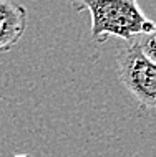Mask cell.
I'll use <instances>...</instances> for the list:
<instances>
[{
  "mask_svg": "<svg viewBox=\"0 0 156 157\" xmlns=\"http://www.w3.org/2000/svg\"><path fill=\"white\" fill-rule=\"evenodd\" d=\"M77 10H88L91 17V36L105 41L108 35L130 41L134 36L154 33V23L145 17L134 0H85L73 3Z\"/></svg>",
  "mask_w": 156,
  "mask_h": 157,
  "instance_id": "6da1fadb",
  "label": "cell"
},
{
  "mask_svg": "<svg viewBox=\"0 0 156 157\" xmlns=\"http://www.w3.org/2000/svg\"><path fill=\"white\" fill-rule=\"evenodd\" d=\"M116 71L125 90L143 108L153 109L156 104V65L143 53L136 36L118 50Z\"/></svg>",
  "mask_w": 156,
  "mask_h": 157,
  "instance_id": "7a4b0ae2",
  "label": "cell"
},
{
  "mask_svg": "<svg viewBox=\"0 0 156 157\" xmlns=\"http://www.w3.org/2000/svg\"><path fill=\"white\" fill-rule=\"evenodd\" d=\"M27 28V8L20 3L0 0V53L18 43Z\"/></svg>",
  "mask_w": 156,
  "mask_h": 157,
  "instance_id": "3957f363",
  "label": "cell"
},
{
  "mask_svg": "<svg viewBox=\"0 0 156 157\" xmlns=\"http://www.w3.org/2000/svg\"><path fill=\"white\" fill-rule=\"evenodd\" d=\"M138 40V45H140V48L143 50V53L148 56V60L154 61V41H156V36L154 33H150V35H140L136 36Z\"/></svg>",
  "mask_w": 156,
  "mask_h": 157,
  "instance_id": "277c9868",
  "label": "cell"
},
{
  "mask_svg": "<svg viewBox=\"0 0 156 157\" xmlns=\"http://www.w3.org/2000/svg\"><path fill=\"white\" fill-rule=\"evenodd\" d=\"M15 157H30V155H27V154H17Z\"/></svg>",
  "mask_w": 156,
  "mask_h": 157,
  "instance_id": "5b68a950",
  "label": "cell"
}]
</instances>
